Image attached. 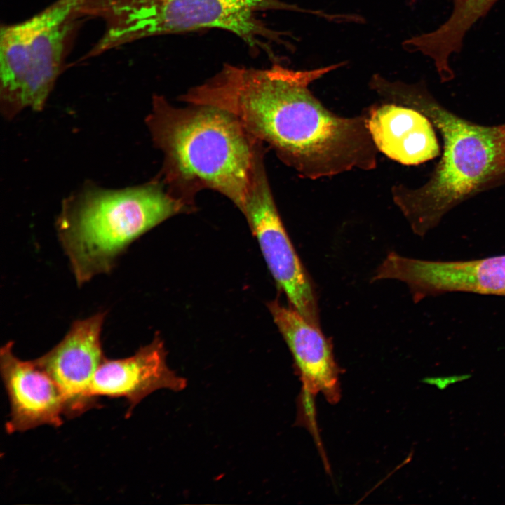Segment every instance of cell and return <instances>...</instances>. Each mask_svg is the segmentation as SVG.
<instances>
[{"label": "cell", "instance_id": "obj_1", "mask_svg": "<svg viewBox=\"0 0 505 505\" xmlns=\"http://www.w3.org/2000/svg\"><path fill=\"white\" fill-rule=\"evenodd\" d=\"M346 62L295 70L274 62L257 69L226 63L197 92L201 105L234 116L255 138L302 178H330L377 168V153L367 112L339 116L325 107L309 86Z\"/></svg>", "mask_w": 505, "mask_h": 505}, {"label": "cell", "instance_id": "obj_2", "mask_svg": "<svg viewBox=\"0 0 505 505\" xmlns=\"http://www.w3.org/2000/svg\"><path fill=\"white\" fill-rule=\"evenodd\" d=\"M369 86L383 101L423 113L443 140L440 159L424 184L391 189L394 204L416 235L424 236L459 205L505 183V123L485 126L458 116L422 82L408 83L375 74Z\"/></svg>", "mask_w": 505, "mask_h": 505}, {"label": "cell", "instance_id": "obj_3", "mask_svg": "<svg viewBox=\"0 0 505 505\" xmlns=\"http://www.w3.org/2000/svg\"><path fill=\"white\" fill-rule=\"evenodd\" d=\"M146 123L164 157L159 180L172 196L193 206L208 189L242 210L264 150L234 116L210 105L176 107L157 95Z\"/></svg>", "mask_w": 505, "mask_h": 505}, {"label": "cell", "instance_id": "obj_4", "mask_svg": "<svg viewBox=\"0 0 505 505\" xmlns=\"http://www.w3.org/2000/svg\"><path fill=\"white\" fill-rule=\"evenodd\" d=\"M193 208L172 196L159 179L122 189L86 185L63 201L56 221L78 285L109 272L134 241Z\"/></svg>", "mask_w": 505, "mask_h": 505}, {"label": "cell", "instance_id": "obj_5", "mask_svg": "<svg viewBox=\"0 0 505 505\" xmlns=\"http://www.w3.org/2000/svg\"><path fill=\"white\" fill-rule=\"evenodd\" d=\"M273 10L307 12L283 0H86L84 4L88 17L105 23L93 45L98 55L150 36L221 29L238 36L252 52H264L276 61L272 45H292L285 32L260 18Z\"/></svg>", "mask_w": 505, "mask_h": 505}, {"label": "cell", "instance_id": "obj_6", "mask_svg": "<svg viewBox=\"0 0 505 505\" xmlns=\"http://www.w3.org/2000/svg\"><path fill=\"white\" fill-rule=\"evenodd\" d=\"M83 0H55L32 17L1 26V110L6 119L41 110L62 71Z\"/></svg>", "mask_w": 505, "mask_h": 505}, {"label": "cell", "instance_id": "obj_7", "mask_svg": "<svg viewBox=\"0 0 505 505\" xmlns=\"http://www.w3.org/2000/svg\"><path fill=\"white\" fill-rule=\"evenodd\" d=\"M256 237L265 262L290 307L320 328L316 292L284 228L266 175L264 161L241 210Z\"/></svg>", "mask_w": 505, "mask_h": 505}, {"label": "cell", "instance_id": "obj_8", "mask_svg": "<svg viewBox=\"0 0 505 505\" xmlns=\"http://www.w3.org/2000/svg\"><path fill=\"white\" fill-rule=\"evenodd\" d=\"M405 283L414 301L449 292L505 296V255L468 260H424L391 252L372 281Z\"/></svg>", "mask_w": 505, "mask_h": 505}, {"label": "cell", "instance_id": "obj_9", "mask_svg": "<svg viewBox=\"0 0 505 505\" xmlns=\"http://www.w3.org/2000/svg\"><path fill=\"white\" fill-rule=\"evenodd\" d=\"M106 312L100 311L75 321L58 344L34 359L59 387L65 400V416L69 419L97 404L91 385L105 358L101 332Z\"/></svg>", "mask_w": 505, "mask_h": 505}, {"label": "cell", "instance_id": "obj_10", "mask_svg": "<svg viewBox=\"0 0 505 505\" xmlns=\"http://www.w3.org/2000/svg\"><path fill=\"white\" fill-rule=\"evenodd\" d=\"M273 319L284 338L302 383V408L304 417L313 419V398L321 393L331 404L341 397L339 368L330 342L321 328L307 321L292 307L277 301L269 304Z\"/></svg>", "mask_w": 505, "mask_h": 505}, {"label": "cell", "instance_id": "obj_11", "mask_svg": "<svg viewBox=\"0 0 505 505\" xmlns=\"http://www.w3.org/2000/svg\"><path fill=\"white\" fill-rule=\"evenodd\" d=\"M13 348L10 341L0 350L1 374L11 407L6 431L24 432L42 425L60 426L65 400L59 387L34 360H21Z\"/></svg>", "mask_w": 505, "mask_h": 505}, {"label": "cell", "instance_id": "obj_12", "mask_svg": "<svg viewBox=\"0 0 505 505\" xmlns=\"http://www.w3.org/2000/svg\"><path fill=\"white\" fill-rule=\"evenodd\" d=\"M187 379L171 370L166 363V352L160 337L140 347L124 358L103 359L91 385L93 396L124 398L129 405L126 416L144 398L159 389L180 391Z\"/></svg>", "mask_w": 505, "mask_h": 505}, {"label": "cell", "instance_id": "obj_13", "mask_svg": "<svg viewBox=\"0 0 505 505\" xmlns=\"http://www.w3.org/2000/svg\"><path fill=\"white\" fill-rule=\"evenodd\" d=\"M367 125L378 152L399 163L418 165L441 154L435 127L412 107L383 101L367 112Z\"/></svg>", "mask_w": 505, "mask_h": 505}, {"label": "cell", "instance_id": "obj_14", "mask_svg": "<svg viewBox=\"0 0 505 505\" xmlns=\"http://www.w3.org/2000/svg\"><path fill=\"white\" fill-rule=\"evenodd\" d=\"M497 1L453 0L448 19L431 32L404 40L405 50L429 58L442 81L452 79L454 74L450 65V56L461 50L467 32Z\"/></svg>", "mask_w": 505, "mask_h": 505}, {"label": "cell", "instance_id": "obj_15", "mask_svg": "<svg viewBox=\"0 0 505 505\" xmlns=\"http://www.w3.org/2000/svg\"><path fill=\"white\" fill-rule=\"evenodd\" d=\"M471 377V375H458L447 377H426L423 382L436 386L440 390H444L450 385L466 380Z\"/></svg>", "mask_w": 505, "mask_h": 505}]
</instances>
